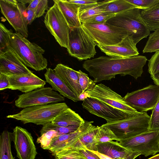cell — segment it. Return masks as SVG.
Listing matches in <instances>:
<instances>
[{
	"label": "cell",
	"instance_id": "1",
	"mask_svg": "<svg viewBox=\"0 0 159 159\" xmlns=\"http://www.w3.org/2000/svg\"><path fill=\"white\" fill-rule=\"evenodd\" d=\"M147 61L145 56L138 55L120 59L102 56L86 60L82 66L96 83L111 80L117 75H130L137 80L142 76Z\"/></svg>",
	"mask_w": 159,
	"mask_h": 159
},
{
	"label": "cell",
	"instance_id": "2",
	"mask_svg": "<svg viewBox=\"0 0 159 159\" xmlns=\"http://www.w3.org/2000/svg\"><path fill=\"white\" fill-rule=\"evenodd\" d=\"M9 46L26 67L36 71L46 68L48 61L43 56L44 50L20 34L16 32L11 34Z\"/></svg>",
	"mask_w": 159,
	"mask_h": 159
},
{
	"label": "cell",
	"instance_id": "3",
	"mask_svg": "<svg viewBox=\"0 0 159 159\" xmlns=\"http://www.w3.org/2000/svg\"><path fill=\"white\" fill-rule=\"evenodd\" d=\"M141 10L135 8L117 13L106 23L125 30L137 44L150 34L149 28L141 17Z\"/></svg>",
	"mask_w": 159,
	"mask_h": 159
},
{
	"label": "cell",
	"instance_id": "4",
	"mask_svg": "<svg viewBox=\"0 0 159 159\" xmlns=\"http://www.w3.org/2000/svg\"><path fill=\"white\" fill-rule=\"evenodd\" d=\"M66 103L57 102L27 107L18 113L7 117L20 120L23 124L42 125L51 122L54 118L68 108Z\"/></svg>",
	"mask_w": 159,
	"mask_h": 159
},
{
	"label": "cell",
	"instance_id": "5",
	"mask_svg": "<svg viewBox=\"0 0 159 159\" xmlns=\"http://www.w3.org/2000/svg\"><path fill=\"white\" fill-rule=\"evenodd\" d=\"M150 116L146 112L102 125L110 129L120 141L149 130Z\"/></svg>",
	"mask_w": 159,
	"mask_h": 159
},
{
	"label": "cell",
	"instance_id": "6",
	"mask_svg": "<svg viewBox=\"0 0 159 159\" xmlns=\"http://www.w3.org/2000/svg\"><path fill=\"white\" fill-rule=\"evenodd\" d=\"M85 31L96 43L97 46L116 45L129 36L124 29L106 23H82Z\"/></svg>",
	"mask_w": 159,
	"mask_h": 159
},
{
	"label": "cell",
	"instance_id": "7",
	"mask_svg": "<svg viewBox=\"0 0 159 159\" xmlns=\"http://www.w3.org/2000/svg\"><path fill=\"white\" fill-rule=\"evenodd\" d=\"M69 54L80 61L93 57L96 53V43L82 26L71 29L69 35Z\"/></svg>",
	"mask_w": 159,
	"mask_h": 159
},
{
	"label": "cell",
	"instance_id": "8",
	"mask_svg": "<svg viewBox=\"0 0 159 159\" xmlns=\"http://www.w3.org/2000/svg\"><path fill=\"white\" fill-rule=\"evenodd\" d=\"M54 4L47 11L44 17L45 25L62 47L69 48V35L71 29L57 4Z\"/></svg>",
	"mask_w": 159,
	"mask_h": 159
},
{
	"label": "cell",
	"instance_id": "9",
	"mask_svg": "<svg viewBox=\"0 0 159 159\" xmlns=\"http://www.w3.org/2000/svg\"><path fill=\"white\" fill-rule=\"evenodd\" d=\"M124 147L146 157L159 152V130L149 131L119 142Z\"/></svg>",
	"mask_w": 159,
	"mask_h": 159
},
{
	"label": "cell",
	"instance_id": "10",
	"mask_svg": "<svg viewBox=\"0 0 159 159\" xmlns=\"http://www.w3.org/2000/svg\"><path fill=\"white\" fill-rule=\"evenodd\" d=\"M159 96V86L149 85L141 89L128 93L123 97L131 107L140 112L152 110Z\"/></svg>",
	"mask_w": 159,
	"mask_h": 159
},
{
	"label": "cell",
	"instance_id": "11",
	"mask_svg": "<svg viewBox=\"0 0 159 159\" xmlns=\"http://www.w3.org/2000/svg\"><path fill=\"white\" fill-rule=\"evenodd\" d=\"M85 92L87 97L99 100L130 116L143 113L139 112L131 107L121 96L102 84H96L93 89Z\"/></svg>",
	"mask_w": 159,
	"mask_h": 159
},
{
	"label": "cell",
	"instance_id": "12",
	"mask_svg": "<svg viewBox=\"0 0 159 159\" xmlns=\"http://www.w3.org/2000/svg\"><path fill=\"white\" fill-rule=\"evenodd\" d=\"M64 101V97L53 90L52 88L43 87L18 95L15 102L16 107L24 108Z\"/></svg>",
	"mask_w": 159,
	"mask_h": 159
},
{
	"label": "cell",
	"instance_id": "13",
	"mask_svg": "<svg viewBox=\"0 0 159 159\" xmlns=\"http://www.w3.org/2000/svg\"><path fill=\"white\" fill-rule=\"evenodd\" d=\"M1 11L2 14L17 32L25 37L28 36L27 19V7L20 3L13 4L5 0H0Z\"/></svg>",
	"mask_w": 159,
	"mask_h": 159
},
{
	"label": "cell",
	"instance_id": "14",
	"mask_svg": "<svg viewBox=\"0 0 159 159\" xmlns=\"http://www.w3.org/2000/svg\"><path fill=\"white\" fill-rule=\"evenodd\" d=\"M16 156L19 159H35L37 154L33 137L26 129L16 126L11 133Z\"/></svg>",
	"mask_w": 159,
	"mask_h": 159
},
{
	"label": "cell",
	"instance_id": "15",
	"mask_svg": "<svg viewBox=\"0 0 159 159\" xmlns=\"http://www.w3.org/2000/svg\"><path fill=\"white\" fill-rule=\"evenodd\" d=\"M82 106L91 114L105 119L107 123L131 117L99 100L90 97L84 99Z\"/></svg>",
	"mask_w": 159,
	"mask_h": 159
},
{
	"label": "cell",
	"instance_id": "16",
	"mask_svg": "<svg viewBox=\"0 0 159 159\" xmlns=\"http://www.w3.org/2000/svg\"><path fill=\"white\" fill-rule=\"evenodd\" d=\"M32 72L21 61L9 46L0 52V73L9 76Z\"/></svg>",
	"mask_w": 159,
	"mask_h": 159
},
{
	"label": "cell",
	"instance_id": "17",
	"mask_svg": "<svg viewBox=\"0 0 159 159\" xmlns=\"http://www.w3.org/2000/svg\"><path fill=\"white\" fill-rule=\"evenodd\" d=\"M131 36H128L114 45L97 46L101 51L109 57L116 59L129 58L139 53Z\"/></svg>",
	"mask_w": 159,
	"mask_h": 159
},
{
	"label": "cell",
	"instance_id": "18",
	"mask_svg": "<svg viewBox=\"0 0 159 159\" xmlns=\"http://www.w3.org/2000/svg\"><path fill=\"white\" fill-rule=\"evenodd\" d=\"M98 126L91 124L87 130L72 145L52 154L54 157L66 154L70 152L86 149L90 151H95L97 143L95 135L98 131Z\"/></svg>",
	"mask_w": 159,
	"mask_h": 159
},
{
	"label": "cell",
	"instance_id": "19",
	"mask_svg": "<svg viewBox=\"0 0 159 159\" xmlns=\"http://www.w3.org/2000/svg\"><path fill=\"white\" fill-rule=\"evenodd\" d=\"M8 80L10 89L19 90L25 93L43 87L46 83L33 72L9 76Z\"/></svg>",
	"mask_w": 159,
	"mask_h": 159
},
{
	"label": "cell",
	"instance_id": "20",
	"mask_svg": "<svg viewBox=\"0 0 159 159\" xmlns=\"http://www.w3.org/2000/svg\"><path fill=\"white\" fill-rule=\"evenodd\" d=\"M114 159H134L141 155L121 146L118 141L97 143L95 151Z\"/></svg>",
	"mask_w": 159,
	"mask_h": 159
},
{
	"label": "cell",
	"instance_id": "21",
	"mask_svg": "<svg viewBox=\"0 0 159 159\" xmlns=\"http://www.w3.org/2000/svg\"><path fill=\"white\" fill-rule=\"evenodd\" d=\"M93 122V121L85 120L84 123L75 132L54 138L52 140L48 150L52 154L72 145L87 130Z\"/></svg>",
	"mask_w": 159,
	"mask_h": 159
},
{
	"label": "cell",
	"instance_id": "22",
	"mask_svg": "<svg viewBox=\"0 0 159 159\" xmlns=\"http://www.w3.org/2000/svg\"><path fill=\"white\" fill-rule=\"evenodd\" d=\"M53 70L78 97L83 93L77 71L61 63L57 64Z\"/></svg>",
	"mask_w": 159,
	"mask_h": 159
},
{
	"label": "cell",
	"instance_id": "23",
	"mask_svg": "<svg viewBox=\"0 0 159 159\" xmlns=\"http://www.w3.org/2000/svg\"><path fill=\"white\" fill-rule=\"evenodd\" d=\"M68 25L72 29L82 26L79 18V11L81 6L70 3L68 0H54Z\"/></svg>",
	"mask_w": 159,
	"mask_h": 159
},
{
	"label": "cell",
	"instance_id": "24",
	"mask_svg": "<svg viewBox=\"0 0 159 159\" xmlns=\"http://www.w3.org/2000/svg\"><path fill=\"white\" fill-rule=\"evenodd\" d=\"M44 76L46 82L51 86L53 90L59 92L64 97L74 102L79 101L77 96L68 88L53 70L50 68L47 69Z\"/></svg>",
	"mask_w": 159,
	"mask_h": 159
},
{
	"label": "cell",
	"instance_id": "25",
	"mask_svg": "<svg viewBox=\"0 0 159 159\" xmlns=\"http://www.w3.org/2000/svg\"><path fill=\"white\" fill-rule=\"evenodd\" d=\"M85 121L78 114L68 107L55 117L51 123L54 125L66 127L74 125L80 126Z\"/></svg>",
	"mask_w": 159,
	"mask_h": 159
},
{
	"label": "cell",
	"instance_id": "26",
	"mask_svg": "<svg viewBox=\"0 0 159 159\" xmlns=\"http://www.w3.org/2000/svg\"><path fill=\"white\" fill-rule=\"evenodd\" d=\"M110 0L98 1L97 3L81 6L79 11V18L82 23L105 12V8Z\"/></svg>",
	"mask_w": 159,
	"mask_h": 159
},
{
	"label": "cell",
	"instance_id": "27",
	"mask_svg": "<svg viewBox=\"0 0 159 159\" xmlns=\"http://www.w3.org/2000/svg\"><path fill=\"white\" fill-rule=\"evenodd\" d=\"M140 15L150 31L159 28V2L150 9L141 10Z\"/></svg>",
	"mask_w": 159,
	"mask_h": 159
},
{
	"label": "cell",
	"instance_id": "28",
	"mask_svg": "<svg viewBox=\"0 0 159 159\" xmlns=\"http://www.w3.org/2000/svg\"><path fill=\"white\" fill-rule=\"evenodd\" d=\"M11 133L3 131L0 136V159H15L11 149Z\"/></svg>",
	"mask_w": 159,
	"mask_h": 159
},
{
	"label": "cell",
	"instance_id": "29",
	"mask_svg": "<svg viewBox=\"0 0 159 159\" xmlns=\"http://www.w3.org/2000/svg\"><path fill=\"white\" fill-rule=\"evenodd\" d=\"M137 8L126 0H110L105 8V12L116 14L129 9Z\"/></svg>",
	"mask_w": 159,
	"mask_h": 159
},
{
	"label": "cell",
	"instance_id": "30",
	"mask_svg": "<svg viewBox=\"0 0 159 159\" xmlns=\"http://www.w3.org/2000/svg\"><path fill=\"white\" fill-rule=\"evenodd\" d=\"M95 139L97 144L113 140L120 142V140L110 129L102 125L98 127V131L95 135Z\"/></svg>",
	"mask_w": 159,
	"mask_h": 159
},
{
	"label": "cell",
	"instance_id": "31",
	"mask_svg": "<svg viewBox=\"0 0 159 159\" xmlns=\"http://www.w3.org/2000/svg\"><path fill=\"white\" fill-rule=\"evenodd\" d=\"M81 125L63 127L54 125L51 122H49L43 125L40 133L41 134L49 130H53L57 132L60 135L74 132L77 130Z\"/></svg>",
	"mask_w": 159,
	"mask_h": 159
},
{
	"label": "cell",
	"instance_id": "32",
	"mask_svg": "<svg viewBox=\"0 0 159 159\" xmlns=\"http://www.w3.org/2000/svg\"><path fill=\"white\" fill-rule=\"evenodd\" d=\"M159 50V28L150 34L143 50V53L155 52Z\"/></svg>",
	"mask_w": 159,
	"mask_h": 159
},
{
	"label": "cell",
	"instance_id": "33",
	"mask_svg": "<svg viewBox=\"0 0 159 159\" xmlns=\"http://www.w3.org/2000/svg\"><path fill=\"white\" fill-rule=\"evenodd\" d=\"M59 135L58 133L56 131L49 130L40 134L36 142L38 144H40L43 149L48 150L53 139Z\"/></svg>",
	"mask_w": 159,
	"mask_h": 159
},
{
	"label": "cell",
	"instance_id": "34",
	"mask_svg": "<svg viewBox=\"0 0 159 159\" xmlns=\"http://www.w3.org/2000/svg\"><path fill=\"white\" fill-rule=\"evenodd\" d=\"M13 33L11 30L7 29L4 25L0 24V52L5 51L9 45L10 36Z\"/></svg>",
	"mask_w": 159,
	"mask_h": 159
},
{
	"label": "cell",
	"instance_id": "35",
	"mask_svg": "<svg viewBox=\"0 0 159 159\" xmlns=\"http://www.w3.org/2000/svg\"><path fill=\"white\" fill-rule=\"evenodd\" d=\"M79 82L83 92L93 89L96 85V82L90 79L88 75L80 70L77 71Z\"/></svg>",
	"mask_w": 159,
	"mask_h": 159
},
{
	"label": "cell",
	"instance_id": "36",
	"mask_svg": "<svg viewBox=\"0 0 159 159\" xmlns=\"http://www.w3.org/2000/svg\"><path fill=\"white\" fill-rule=\"evenodd\" d=\"M152 110L149 123V130H159V96L157 104Z\"/></svg>",
	"mask_w": 159,
	"mask_h": 159
},
{
	"label": "cell",
	"instance_id": "37",
	"mask_svg": "<svg viewBox=\"0 0 159 159\" xmlns=\"http://www.w3.org/2000/svg\"><path fill=\"white\" fill-rule=\"evenodd\" d=\"M148 66L151 76L159 73V50L155 52L148 60Z\"/></svg>",
	"mask_w": 159,
	"mask_h": 159
},
{
	"label": "cell",
	"instance_id": "38",
	"mask_svg": "<svg viewBox=\"0 0 159 159\" xmlns=\"http://www.w3.org/2000/svg\"><path fill=\"white\" fill-rule=\"evenodd\" d=\"M141 10L150 9L159 2V0H126Z\"/></svg>",
	"mask_w": 159,
	"mask_h": 159
},
{
	"label": "cell",
	"instance_id": "39",
	"mask_svg": "<svg viewBox=\"0 0 159 159\" xmlns=\"http://www.w3.org/2000/svg\"><path fill=\"white\" fill-rule=\"evenodd\" d=\"M116 14L105 12L83 23L95 24H105L109 19L114 16Z\"/></svg>",
	"mask_w": 159,
	"mask_h": 159
},
{
	"label": "cell",
	"instance_id": "40",
	"mask_svg": "<svg viewBox=\"0 0 159 159\" xmlns=\"http://www.w3.org/2000/svg\"><path fill=\"white\" fill-rule=\"evenodd\" d=\"M48 8V1L47 0H40L36 8L34 10L36 17L39 18L44 14L45 11Z\"/></svg>",
	"mask_w": 159,
	"mask_h": 159
},
{
	"label": "cell",
	"instance_id": "41",
	"mask_svg": "<svg viewBox=\"0 0 159 159\" xmlns=\"http://www.w3.org/2000/svg\"><path fill=\"white\" fill-rule=\"evenodd\" d=\"M55 158V159H87L79 151L72 152Z\"/></svg>",
	"mask_w": 159,
	"mask_h": 159
},
{
	"label": "cell",
	"instance_id": "42",
	"mask_svg": "<svg viewBox=\"0 0 159 159\" xmlns=\"http://www.w3.org/2000/svg\"><path fill=\"white\" fill-rule=\"evenodd\" d=\"M10 85L8 80V76L0 73V90H3L6 89H10Z\"/></svg>",
	"mask_w": 159,
	"mask_h": 159
},
{
	"label": "cell",
	"instance_id": "43",
	"mask_svg": "<svg viewBox=\"0 0 159 159\" xmlns=\"http://www.w3.org/2000/svg\"><path fill=\"white\" fill-rule=\"evenodd\" d=\"M68 2L73 3L84 6L97 3L98 1L96 0H68Z\"/></svg>",
	"mask_w": 159,
	"mask_h": 159
},
{
	"label": "cell",
	"instance_id": "44",
	"mask_svg": "<svg viewBox=\"0 0 159 159\" xmlns=\"http://www.w3.org/2000/svg\"><path fill=\"white\" fill-rule=\"evenodd\" d=\"M79 151L84 155L87 159H100L96 154L88 149H82Z\"/></svg>",
	"mask_w": 159,
	"mask_h": 159
},
{
	"label": "cell",
	"instance_id": "45",
	"mask_svg": "<svg viewBox=\"0 0 159 159\" xmlns=\"http://www.w3.org/2000/svg\"><path fill=\"white\" fill-rule=\"evenodd\" d=\"M27 19L28 25H30L36 18L34 10L27 8Z\"/></svg>",
	"mask_w": 159,
	"mask_h": 159
},
{
	"label": "cell",
	"instance_id": "46",
	"mask_svg": "<svg viewBox=\"0 0 159 159\" xmlns=\"http://www.w3.org/2000/svg\"><path fill=\"white\" fill-rule=\"evenodd\" d=\"M40 0H32L27 8L34 10L39 3Z\"/></svg>",
	"mask_w": 159,
	"mask_h": 159
},
{
	"label": "cell",
	"instance_id": "47",
	"mask_svg": "<svg viewBox=\"0 0 159 159\" xmlns=\"http://www.w3.org/2000/svg\"><path fill=\"white\" fill-rule=\"evenodd\" d=\"M94 153L96 154L100 159H114L108 157L105 155L97 151H91Z\"/></svg>",
	"mask_w": 159,
	"mask_h": 159
},
{
	"label": "cell",
	"instance_id": "48",
	"mask_svg": "<svg viewBox=\"0 0 159 159\" xmlns=\"http://www.w3.org/2000/svg\"><path fill=\"white\" fill-rule=\"evenodd\" d=\"M155 85L159 86V73L151 76Z\"/></svg>",
	"mask_w": 159,
	"mask_h": 159
},
{
	"label": "cell",
	"instance_id": "49",
	"mask_svg": "<svg viewBox=\"0 0 159 159\" xmlns=\"http://www.w3.org/2000/svg\"><path fill=\"white\" fill-rule=\"evenodd\" d=\"M87 97V94L85 92H83L78 97L79 101H83Z\"/></svg>",
	"mask_w": 159,
	"mask_h": 159
},
{
	"label": "cell",
	"instance_id": "50",
	"mask_svg": "<svg viewBox=\"0 0 159 159\" xmlns=\"http://www.w3.org/2000/svg\"><path fill=\"white\" fill-rule=\"evenodd\" d=\"M32 0H17L18 3L25 5V4L29 3V4L32 1Z\"/></svg>",
	"mask_w": 159,
	"mask_h": 159
},
{
	"label": "cell",
	"instance_id": "51",
	"mask_svg": "<svg viewBox=\"0 0 159 159\" xmlns=\"http://www.w3.org/2000/svg\"><path fill=\"white\" fill-rule=\"evenodd\" d=\"M5 1L8 3L13 4H17L18 3L17 0H5Z\"/></svg>",
	"mask_w": 159,
	"mask_h": 159
},
{
	"label": "cell",
	"instance_id": "52",
	"mask_svg": "<svg viewBox=\"0 0 159 159\" xmlns=\"http://www.w3.org/2000/svg\"><path fill=\"white\" fill-rule=\"evenodd\" d=\"M148 159H159V154H156Z\"/></svg>",
	"mask_w": 159,
	"mask_h": 159
}]
</instances>
